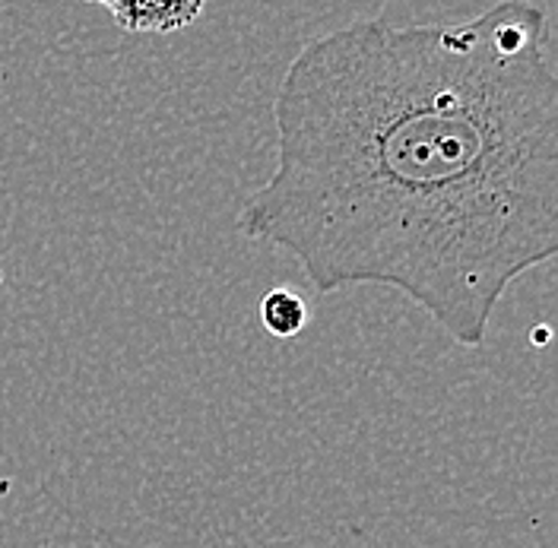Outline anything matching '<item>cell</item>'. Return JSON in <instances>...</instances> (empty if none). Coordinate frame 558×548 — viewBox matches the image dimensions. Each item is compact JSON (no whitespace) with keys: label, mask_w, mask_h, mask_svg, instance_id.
Segmentation results:
<instances>
[{"label":"cell","mask_w":558,"mask_h":548,"mask_svg":"<svg viewBox=\"0 0 558 548\" xmlns=\"http://www.w3.org/2000/svg\"><path fill=\"white\" fill-rule=\"evenodd\" d=\"M274 124L277 169L239 232L317 292L393 289L480 349L508 285L556 260L558 73L530 0L317 35L279 76Z\"/></svg>","instance_id":"1"},{"label":"cell","mask_w":558,"mask_h":548,"mask_svg":"<svg viewBox=\"0 0 558 548\" xmlns=\"http://www.w3.org/2000/svg\"><path fill=\"white\" fill-rule=\"evenodd\" d=\"M111 20L128 33L169 35L194 23L204 0H99Z\"/></svg>","instance_id":"2"},{"label":"cell","mask_w":558,"mask_h":548,"mask_svg":"<svg viewBox=\"0 0 558 548\" xmlns=\"http://www.w3.org/2000/svg\"><path fill=\"white\" fill-rule=\"evenodd\" d=\"M308 302L295 289H270L260 302V324L270 337L277 340H292L308 327Z\"/></svg>","instance_id":"3"},{"label":"cell","mask_w":558,"mask_h":548,"mask_svg":"<svg viewBox=\"0 0 558 548\" xmlns=\"http://www.w3.org/2000/svg\"><path fill=\"white\" fill-rule=\"evenodd\" d=\"M93 3H96V0H93Z\"/></svg>","instance_id":"4"}]
</instances>
